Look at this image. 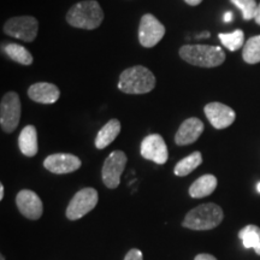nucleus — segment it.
<instances>
[{
  "instance_id": "obj_12",
  "label": "nucleus",
  "mask_w": 260,
  "mask_h": 260,
  "mask_svg": "<svg viewBox=\"0 0 260 260\" xmlns=\"http://www.w3.org/2000/svg\"><path fill=\"white\" fill-rule=\"evenodd\" d=\"M81 164V159L70 153H54L44 160L45 169L56 175H65L79 170Z\"/></svg>"
},
{
  "instance_id": "obj_30",
  "label": "nucleus",
  "mask_w": 260,
  "mask_h": 260,
  "mask_svg": "<svg viewBox=\"0 0 260 260\" xmlns=\"http://www.w3.org/2000/svg\"><path fill=\"white\" fill-rule=\"evenodd\" d=\"M4 199V184H0V200Z\"/></svg>"
},
{
  "instance_id": "obj_9",
  "label": "nucleus",
  "mask_w": 260,
  "mask_h": 260,
  "mask_svg": "<svg viewBox=\"0 0 260 260\" xmlns=\"http://www.w3.org/2000/svg\"><path fill=\"white\" fill-rule=\"evenodd\" d=\"M165 27L153 15L142 16L139 25V41L145 48H152L164 38Z\"/></svg>"
},
{
  "instance_id": "obj_21",
  "label": "nucleus",
  "mask_w": 260,
  "mask_h": 260,
  "mask_svg": "<svg viewBox=\"0 0 260 260\" xmlns=\"http://www.w3.org/2000/svg\"><path fill=\"white\" fill-rule=\"evenodd\" d=\"M4 52L10 59L22 65L32 64V56L27 48L17 44H6L4 46Z\"/></svg>"
},
{
  "instance_id": "obj_8",
  "label": "nucleus",
  "mask_w": 260,
  "mask_h": 260,
  "mask_svg": "<svg viewBox=\"0 0 260 260\" xmlns=\"http://www.w3.org/2000/svg\"><path fill=\"white\" fill-rule=\"evenodd\" d=\"M126 161H128V158L123 151H113L105 159L102 170V177L104 184L107 188L115 189L119 186Z\"/></svg>"
},
{
  "instance_id": "obj_16",
  "label": "nucleus",
  "mask_w": 260,
  "mask_h": 260,
  "mask_svg": "<svg viewBox=\"0 0 260 260\" xmlns=\"http://www.w3.org/2000/svg\"><path fill=\"white\" fill-rule=\"evenodd\" d=\"M121 129H122V125L118 119L116 118L110 119V121L99 130V133H98L95 141H94L95 147L98 149H104L109 145H111L116 140L117 136L119 135Z\"/></svg>"
},
{
  "instance_id": "obj_6",
  "label": "nucleus",
  "mask_w": 260,
  "mask_h": 260,
  "mask_svg": "<svg viewBox=\"0 0 260 260\" xmlns=\"http://www.w3.org/2000/svg\"><path fill=\"white\" fill-rule=\"evenodd\" d=\"M39 22L32 16H17L8 19L4 24V32L9 37L24 42H31L37 39Z\"/></svg>"
},
{
  "instance_id": "obj_11",
  "label": "nucleus",
  "mask_w": 260,
  "mask_h": 260,
  "mask_svg": "<svg viewBox=\"0 0 260 260\" xmlns=\"http://www.w3.org/2000/svg\"><path fill=\"white\" fill-rule=\"evenodd\" d=\"M16 205L22 216L31 220L39 219L44 212V205L39 195L29 189L19 191L16 197Z\"/></svg>"
},
{
  "instance_id": "obj_22",
  "label": "nucleus",
  "mask_w": 260,
  "mask_h": 260,
  "mask_svg": "<svg viewBox=\"0 0 260 260\" xmlns=\"http://www.w3.org/2000/svg\"><path fill=\"white\" fill-rule=\"evenodd\" d=\"M242 57L248 64L260 63V35L247 40L242 50Z\"/></svg>"
},
{
  "instance_id": "obj_31",
  "label": "nucleus",
  "mask_w": 260,
  "mask_h": 260,
  "mask_svg": "<svg viewBox=\"0 0 260 260\" xmlns=\"http://www.w3.org/2000/svg\"><path fill=\"white\" fill-rule=\"evenodd\" d=\"M209 37H210V32L209 31H204L203 34L198 35V38H199V39H206V38H209Z\"/></svg>"
},
{
  "instance_id": "obj_25",
  "label": "nucleus",
  "mask_w": 260,
  "mask_h": 260,
  "mask_svg": "<svg viewBox=\"0 0 260 260\" xmlns=\"http://www.w3.org/2000/svg\"><path fill=\"white\" fill-rule=\"evenodd\" d=\"M124 260H144V256H142V252L140 249L132 248L125 254Z\"/></svg>"
},
{
  "instance_id": "obj_5",
  "label": "nucleus",
  "mask_w": 260,
  "mask_h": 260,
  "mask_svg": "<svg viewBox=\"0 0 260 260\" xmlns=\"http://www.w3.org/2000/svg\"><path fill=\"white\" fill-rule=\"evenodd\" d=\"M22 105L17 93L8 92L0 103V125L6 134L14 133L21 119Z\"/></svg>"
},
{
  "instance_id": "obj_20",
  "label": "nucleus",
  "mask_w": 260,
  "mask_h": 260,
  "mask_svg": "<svg viewBox=\"0 0 260 260\" xmlns=\"http://www.w3.org/2000/svg\"><path fill=\"white\" fill-rule=\"evenodd\" d=\"M201 162H203V155H201L200 152H193V153L187 155L186 158L181 159L177 162L174 170L175 175L178 177L187 176V175L193 172L198 167H200Z\"/></svg>"
},
{
  "instance_id": "obj_2",
  "label": "nucleus",
  "mask_w": 260,
  "mask_h": 260,
  "mask_svg": "<svg viewBox=\"0 0 260 260\" xmlns=\"http://www.w3.org/2000/svg\"><path fill=\"white\" fill-rule=\"evenodd\" d=\"M155 87V76L151 70L142 65H135L125 69L119 76L118 88L125 94H146Z\"/></svg>"
},
{
  "instance_id": "obj_13",
  "label": "nucleus",
  "mask_w": 260,
  "mask_h": 260,
  "mask_svg": "<svg viewBox=\"0 0 260 260\" xmlns=\"http://www.w3.org/2000/svg\"><path fill=\"white\" fill-rule=\"evenodd\" d=\"M205 115L213 128L225 129L235 121L236 113L232 107L222 103H210L204 107Z\"/></svg>"
},
{
  "instance_id": "obj_24",
  "label": "nucleus",
  "mask_w": 260,
  "mask_h": 260,
  "mask_svg": "<svg viewBox=\"0 0 260 260\" xmlns=\"http://www.w3.org/2000/svg\"><path fill=\"white\" fill-rule=\"evenodd\" d=\"M240 11L242 12L243 19L245 21H249L255 17L256 10H258V5H256L255 0H230Z\"/></svg>"
},
{
  "instance_id": "obj_10",
  "label": "nucleus",
  "mask_w": 260,
  "mask_h": 260,
  "mask_svg": "<svg viewBox=\"0 0 260 260\" xmlns=\"http://www.w3.org/2000/svg\"><path fill=\"white\" fill-rule=\"evenodd\" d=\"M140 153L147 160L162 165L168 161L169 151L164 139L159 134L147 135L140 146Z\"/></svg>"
},
{
  "instance_id": "obj_1",
  "label": "nucleus",
  "mask_w": 260,
  "mask_h": 260,
  "mask_svg": "<svg viewBox=\"0 0 260 260\" xmlns=\"http://www.w3.org/2000/svg\"><path fill=\"white\" fill-rule=\"evenodd\" d=\"M65 19L74 28L94 30L102 25L104 11L96 0H83L69 9Z\"/></svg>"
},
{
  "instance_id": "obj_14",
  "label": "nucleus",
  "mask_w": 260,
  "mask_h": 260,
  "mask_svg": "<svg viewBox=\"0 0 260 260\" xmlns=\"http://www.w3.org/2000/svg\"><path fill=\"white\" fill-rule=\"evenodd\" d=\"M204 123L197 117H190L184 121L175 135V142L178 146H187L198 141L204 132Z\"/></svg>"
},
{
  "instance_id": "obj_18",
  "label": "nucleus",
  "mask_w": 260,
  "mask_h": 260,
  "mask_svg": "<svg viewBox=\"0 0 260 260\" xmlns=\"http://www.w3.org/2000/svg\"><path fill=\"white\" fill-rule=\"evenodd\" d=\"M18 147L25 157H34L38 153V133L34 125H27L18 136Z\"/></svg>"
},
{
  "instance_id": "obj_19",
  "label": "nucleus",
  "mask_w": 260,
  "mask_h": 260,
  "mask_svg": "<svg viewBox=\"0 0 260 260\" xmlns=\"http://www.w3.org/2000/svg\"><path fill=\"white\" fill-rule=\"evenodd\" d=\"M239 239L246 249L253 248L256 254L260 255V228L253 224L246 225L239 232Z\"/></svg>"
},
{
  "instance_id": "obj_4",
  "label": "nucleus",
  "mask_w": 260,
  "mask_h": 260,
  "mask_svg": "<svg viewBox=\"0 0 260 260\" xmlns=\"http://www.w3.org/2000/svg\"><path fill=\"white\" fill-rule=\"evenodd\" d=\"M180 57L195 67L216 68L224 63L225 52L210 45H184L180 48Z\"/></svg>"
},
{
  "instance_id": "obj_23",
  "label": "nucleus",
  "mask_w": 260,
  "mask_h": 260,
  "mask_svg": "<svg viewBox=\"0 0 260 260\" xmlns=\"http://www.w3.org/2000/svg\"><path fill=\"white\" fill-rule=\"evenodd\" d=\"M218 38L223 46L232 52H235L245 46V34L240 29L233 32H226V34L225 32H220Z\"/></svg>"
},
{
  "instance_id": "obj_33",
  "label": "nucleus",
  "mask_w": 260,
  "mask_h": 260,
  "mask_svg": "<svg viewBox=\"0 0 260 260\" xmlns=\"http://www.w3.org/2000/svg\"><path fill=\"white\" fill-rule=\"evenodd\" d=\"M0 260H5V256H4V255H3V254H2V255H0Z\"/></svg>"
},
{
  "instance_id": "obj_3",
  "label": "nucleus",
  "mask_w": 260,
  "mask_h": 260,
  "mask_svg": "<svg viewBox=\"0 0 260 260\" xmlns=\"http://www.w3.org/2000/svg\"><path fill=\"white\" fill-rule=\"evenodd\" d=\"M223 218L224 213L222 207L217 204L207 203L190 210L184 217L182 226L197 232H205L218 226Z\"/></svg>"
},
{
  "instance_id": "obj_17",
  "label": "nucleus",
  "mask_w": 260,
  "mask_h": 260,
  "mask_svg": "<svg viewBox=\"0 0 260 260\" xmlns=\"http://www.w3.org/2000/svg\"><path fill=\"white\" fill-rule=\"evenodd\" d=\"M217 184V177L211 174L203 175V176L194 181L189 187V195L194 199H201V198L209 197L216 190Z\"/></svg>"
},
{
  "instance_id": "obj_29",
  "label": "nucleus",
  "mask_w": 260,
  "mask_h": 260,
  "mask_svg": "<svg viewBox=\"0 0 260 260\" xmlns=\"http://www.w3.org/2000/svg\"><path fill=\"white\" fill-rule=\"evenodd\" d=\"M232 18H233L232 12H226V14L224 15V22H232Z\"/></svg>"
},
{
  "instance_id": "obj_26",
  "label": "nucleus",
  "mask_w": 260,
  "mask_h": 260,
  "mask_svg": "<svg viewBox=\"0 0 260 260\" xmlns=\"http://www.w3.org/2000/svg\"><path fill=\"white\" fill-rule=\"evenodd\" d=\"M194 260H217V258L211 254H207V253H201V254L195 256Z\"/></svg>"
},
{
  "instance_id": "obj_15",
  "label": "nucleus",
  "mask_w": 260,
  "mask_h": 260,
  "mask_svg": "<svg viewBox=\"0 0 260 260\" xmlns=\"http://www.w3.org/2000/svg\"><path fill=\"white\" fill-rule=\"evenodd\" d=\"M28 96L35 103L50 105V104H54L59 99L60 90L53 83L38 82L29 87Z\"/></svg>"
},
{
  "instance_id": "obj_7",
  "label": "nucleus",
  "mask_w": 260,
  "mask_h": 260,
  "mask_svg": "<svg viewBox=\"0 0 260 260\" xmlns=\"http://www.w3.org/2000/svg\"><path fill=\"white\" fill-rule=\"evenodd\" d=\"M99 195L94 188L87 187L77 191L67 207V218L69 220H77L89 213L96 206Z\"/></svg>"
},
{
  "instance_id": "obj_28",
  "label": "nucleus",
  "mask_w": 260,
  "mask_h": 260,
  "mask_svg": "<svg viewBox=\"0 0 260 260\" xmlns=\"http://www.w3.org/2000/svg\"><path fill=\"white\" fill-rule=\"evenodd\" d=\"M254 19H255L256 24H259V25H260V4L258 5V10H256V14H255V17H254Z\"/></svg>"
},
{
  "instance_id": "obj_27",
  "label": "nucleus",
  "mask_w": 260,
  "mask_h": 260,
  "mask_svg": "<svg viewBox=\"0 0 260 260\" xmlns=\"http://www.w3.org/2000/svg\"><path fill=\"white\" fill-rule=\"evenodd\" d=\"M183 2L187 3V4L190 6H197V5L201 4V2H203V0H183Z\"/></svg>"
},
{
  "instance_id": "obj_32",
  "label": "nucleus",
  "mask_w": 260,
  "mask_h": 260,
  "mask_svg": "<svg viewBox=\"0 0 260 260\" xmlns=\"http://www.w3.org/2000/svg\"><path fill=\"white\" fill-rule=\"evenodd\" d=\"M256 190H258V193H260V182L256 184Z\"/></svg>"
}]
</instances>
